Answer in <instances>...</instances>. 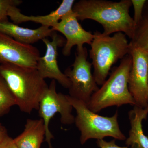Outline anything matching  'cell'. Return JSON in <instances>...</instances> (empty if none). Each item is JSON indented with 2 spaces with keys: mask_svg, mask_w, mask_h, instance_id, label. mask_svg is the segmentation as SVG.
Wrapping results in <instances>:
<instances>
[{
  "mask_svg": "<svg viewBox=\"0 0 148 148\" xmlns=\"http://www.w3.org/2000/svg\"><path fill=\"white\" fill-rule=\"evenodd\" d=\"M132 5L131 0H80L74 3L73 11L78 20L91 19L101 24L104 36L122 32L131 40L136 27L130 14Z\"/></svg>",
  "mask_w": 148,
  "mask_h": 148,
  "instance_id": "obj_1",
  "label": "cell"
},
{
  "mask_svg": "<svg viewBox=\"0 0 148 148\" xmlns=\"http://www.w3.org/2000/svg\"><path fill=\"white\" fill-rule=\"evenodd\" d=\"M0 75L21 112L30 114L38 110L40 101L49 86L36 68L5 63L0 64Z\"/></svg>",
  "mask_w": 148,
  "mask_h": 148,
  "instance_id": "obj_2",
  "label": "cell"
},
{
  "mask_svg": "<svg viewBox=\"0 0 148 148\" xmlns=\"http://www.w3.org/2000/svg\"><path fill=\"white\" fill-rule=\"evenodd\" d=\"M132 65L129 53L121 60L119 66L114 67L108 78L92 94L87 106L89 110L97 113L111 106L136 105L128 88Z\"/></svg>",
  "mask_w": 148,
  "mask_h": 148,
  "instance_id": "obj_3",
  "label": "cell"
},
{
  "mask_svg": "<svg viewBox=\"0 0 148 148\" xmlns=\"http://www.w3.org/2000/svg\"><path fill=\"white\" fill-rule=\"evenodd\" d=\"M93 34L89 56L94 79L98 85L102 86L113 65L129 54L130 46L127 36L122 32L115 33L112 36H104L98 31Z\"/></svg>",
  "mask_w": 148,
  "mask_h": 148,
  "instance_id": "obj_4",
  "label": "cell"
},
{
  "mask_svg": "<svg viewBox=\"0 0 148 148\" xmlns=\"http://www.w3.org/2000/svg\"><path fill=\"white\" fill-rule=\"evenodd\" d=\"M66 95L76 112L75 123L80 132V142L82 145L90 139L103 140L106 137L120 141L126 140V137L120 128L117 111L113 116H102L89 110L82 101Z\"/></svg>",
  "mask_w": 148,
  "mask_h": 148,
  "instance_id": "obj_5",
  "label": "cell"
},
{
  "mask_svg": "<svg viewBox=\"0 0 148 148\" xmlns=\"http://www.w3.org/2000/svg\"><path fill=\"white\" fill-rule=\"evenodd\" d=\"M88 56L86 47L77 48L73 64L64 73L71 82L69 95L87 106L92 94L99 88L91 72L92 65L88 61Z\"/></svg>",
  "mask_w": 148,
  "mask_h": 148,
  "instance_id": "obj_6",
  "label": "cell"
},
{
  "mask_svg": "<svg viewBox=\"0 0 148 148\" xmlns=\"http://www.w3.org/2000/svg\"><path fill=\"white\" fill-rule=\"evenodd\" d=\"M73 108L67 95L57 92L56 81L52 80L41 99L38 110L39 115L44 123L45 141L49 148H52L51 140L54 138L49 129L51 120L56 114L59 113L62 124L71 125L75 123V117L72 114Z\"/></svg>",
  "mask_w": 148,
  "mask_h": 148,
  "instance_id": "obj_7",
  "label": "cell"
},
{
  "mask_svg": "<svg viewBox=\"0 0 148 148\" xmlns=\"http://www.w3.org/2000/svg\"><path fill=\"white\" fill-rule=\"evenodd\" d=\"M129 53L132 58L128 79L130 92L135 106L146 108L148 98V52L130 47Z\"/></svg>",
  "mask_w": 148,
  "mask_h": 148,
  "instance_id": "obj_8",
  "label": "cell"
},
{
  "mask_svg": "<svg viewBox=\"0 0 148 148\" xmlns=\"http://www.w3.org/2000/svg\"><path fill=\"white\" fill-rule=\"evenodd\" d=\"M40 57L36 47L19 42L0 32V64L9 63L36 68Z\"/></svg>",
  "mask_w": 148,
  "mask_h": 148,
  "instance_id": "obj_9",
  "label": "cell"
},
{
  "mask_svg": "<svg viewBox=\"0 0 148 148\" xmlns=\"http://www.w3.org/2000/svg\"><path fill=\"white\" fill-rule=\"evenodd\" d=\"M51 37V40L47 38L42 40L46 47V51L45 55L39 58L36 69L44 79L54 80L65 88L69 89L71 82L68 77L60 70L57 61L58 48L64 46L66 41L56 32H53Z\"/></svg>",
  "mask_w": 148,
  "mask_h": 148,
  "instance_id": "obj_10",
  "label": "cell"
},
{
  "mask_svg": "<svg viewBox=\"0 0 148 148\" xmlns=\"http://www.w3.org/2000/svg\"><path fill=\"white\" fill-rule=\"evenodd\" d=\"M78 21L72 10L51 28L54 32H60L66 37V43L62 50L65 56L70 55L72 48L75 46L76 45L77 48H81L85 44L90 45L94 38V34L85 30Z\"/></svg>",
  "mask_w": 148,
  "mask_h": 148,
  "instance_id": "obj_11",
  "label": "cell"
},
{
  "mask_svg": "<svg viewBox=\"0 0 148 148\" xmlns=\"http://www.w3.org/2000/svg\"><path fill=\"white\" fill-rule=\"evenodd\" d=\"M75 3L74 0H63L55 10L51 12L49 14L39 16L25 15L21 13L17 7L12 6L9 10L8 16L15 24L32 21L41 24V26L52 28L63 16L73 10Z\"/></svg>",
  "mask_w": 148,
  "mask_h": 148,
  "instance_id": "obj_12",
  "label": "cell"
},
{
  "mask_svg": "<svg viewBox=\"0 0 148 148\" xmlns=\"http://www.w3.org/2000/svg\"><path fill=\"white\" fill-rule=\"evenodd\" d=\"M53 32L51 28L46 26L32 29L20 27L9 21L0 22V32L25 44L32 45L40 40L51 37Z\"/></svg>",
  "mask_w": 148,
  "mask_h": 148,
  "instance_id": "obj_13",
  "label": "cell"
},
{
  "mask_svg": "<svg viewBox=\"0 0 148 148\" xmlns=\"http://www.w3.org/2000/svg\"><path fill=\"white\" fill-rule=\"evenodd\" d=\"M148 109L138 106L129 112L128 116L130 128L129 136L125 140V144L132 148H148V137L144 133L143 128V120L147 116Z\"/></svg>",
  "mask_w": 148,
  "mask_h": 148,
  "instance_id": "obj_14",
  "label": "cell"
},
{
  "mask_svg": "<svg viewBox=\"0 0 148 148\" xmlns=\"http://www.w3.org/2000/svg\"><path fill=\"white\" fill-rule=\"evenodd\" d=\"M45 135V127L41 119H28L23 132L14 140L18 148H40Z\"/></svg>",
  "mask_w": 148,
  "mask_h": 148,
  "instance_id": "obj_15",
  "label": "cell"
},
{
  "mask_svg": "<svg viewBox=\"0 0 148 148\" xmlns=\"http://www.w3.org/2000/svg\"><path fill=\"white\" fill-rule=\"evenodd\" d=\"M130 47L148 52V0H147L139 23L135 27L134 36L129 42Z\"/></svg>",
  "mask_w": 148,
  "mask_h": 148,
  "instance_id": "obj_16",
  "label": "cell"
},
{
  "mask_svg": "<svg viewBox=\"0 0 148 148\" xmlns=\"http://www.w3.org/2000/svg\"><path fill=\"white\" fill-rule=\"evenodd\" d=\"M16 102L3 79L0 75V117L9 112Z\"/></svg>",
  "mask_w": 148,
  "mask_h": 148,
  "instance_id": "obj_17",
  "label": "cell"
},
{
  "mask_svg": "<svg viewBox=\"0 0 148 148\" xmlns=\"http://www.w3.org/2000/svg\"><path fill=\"white\" fill-rule=\"evenodd\" d=\"M22 3L21 0H0V22L8 21V12L10 7H17Z\"/></svg>",
  "mask_w": 148,
  "mask_h": 148,
  "instance_id": "obj_18",
  "label": "cell"
},
{
  "mask_svg": "<svg viewBox=\"0 0 148 148\" xmlns=\"http://www.w3.org/2000/svg\"><path fill=\"white\" fill-rule=\"evenodd\" d=\"M131 1L134 10L133 20L136 26L139 23L142 18L144 7L147 0H131Z\"/></svg>",
  "mask_w": 148,
  "mask_h": 148,
  "instance_id": "obj_19",
  "label": "cell"
},
{
  "mask_svg": "<svg viewBox=\"0 0 148 148\" xmlns=\"http://www.w3.org/2000/svg\"><path fill=\"white\" fill-rule=\"evenodd\" d=\"M97 144L100 148H132L128 147H120L116 143V140H112L110 142L103 140H97Z\"/></svg>",
  "mask_w": 148,
  "mask_h": 148,
  "instance_id": "obj_20",
  "label": "cell"
},
{
  "mask_svg": "<svg viewBox=\"0 0 148 148\" xmlns=\"http://www.w3.org/2000/svg\"><path fill=\"white\" fill-rule=\"evenodd\" d=\"M0 148H18V147L14 142V140L8 135L0 143Z\"/></svg>",
  "mask_w": 148,
  "mask_h": 148,
  "instance_id": "obj_21",
  "label": "cell"
},
{
  "mask_svg": "<svg viewBox=\"0 0 148 148\" xmlns=\"http://www.w3.org/2000/svg\"><path fill=\"white\" fill-rule=\"evenodd\" d=\"M8 135L7 131L5 127L0 123V143Z\"/></svg>",
  "mask_w": 148,
  "mask_h": 148,
  "instance_id": "obj_22",
  "label": "cell"
},
{
  "mask_svg": "<svg viewBox=\"0 0 148 148\" xmlns=\"http://www.w3.org/2000/svg\"><path fill=\"white\" fill-rule=\"evenodd\" d=\"M147 108L148 109V102H147Z\"/></svg>",
  "mask_w": 148,
  "mask_h": 148,
  "instance_id": "obj_23",
  "label": "cell"
}]
</instances>
